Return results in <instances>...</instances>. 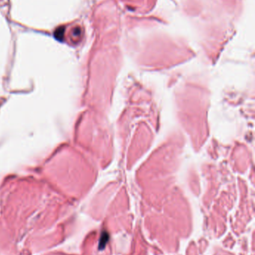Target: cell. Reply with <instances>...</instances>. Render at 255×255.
<instances>
[{"mask_svg":"<svg viewBox=\"0 0 255 255\" xmlns=\"http://www.w3.org/2000/svg\"><path fill=\"white\" fill-rule=\"evenodd\" d=\"M108 239H109V236H108L107 233L105 232L102 234V236L100 237V245H99V248L102 249L103 248H104L105 245L107 243Z\"/></svg>","mask_w":255,"mask_h":255,"instance_id":"cell-1","label":"cell"}]
</instances>
